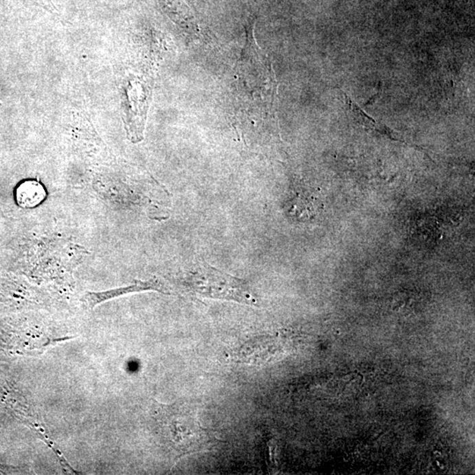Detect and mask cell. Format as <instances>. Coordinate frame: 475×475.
<instances>
[{
    "label": "cell",
    "mask_w": 475,
    "mask_h": 475,
    "mask_svg": "<svg viewBox=\"0 0 475 475\" xmlns=\"http://www.w3.org/2000/svg\"><path fill=\"white\" fill-rule=\"evenodd\" d=\"M272 67L257 46L252 27L237 66L236 96L256 136L261 131V122L275 120L276 80Z\"/></svg>",
    "instance_id": "obj_1"
},
{
    "label": "cell",
    "mask_w": 475,
    "mask_h": 475,
    "mask_svg": "<svg viewBox=\"0 0 475 475\" xmlns=\"http://www.w3.org/2000/svg\"><path fill=\"white\" fill-rule=\"evenodd\" d=\"M318 200L307 194H298L289 203V214L300 219H310L318 213Z\"/></svg>",
    "instance_id": "obj_7"
},
{
    "label": "cell",
    "mask_w": 475,
    "mask_h": 475,
    "mask_svg": "<svg viewBox=\"0 0 475 475\" xmlns=\"http://www.w3.org/2000/svg\"><path fill=\"white\" fill-rule=\"evenodd\" d=\"M146 291H156L166 294L165 287L162 283L158 280H150V281H137L134 284L125 286L110 291L102 292H87L83 296L82 301L83 306L87 309H93V308L98 306L99 304L103 303L107 300H112V298L121 297L122 295L135 294V292H141Z\"/></svg>",
    "instance_id": "obj_4"
},
{
    "label": "cell",
    "mask_w": 475,
    "mask_h": 475,
    "mask_svg": "<svg viewBox=\"0 0 475 475\" xmlns=\"http://www.w3.org/2000/svg\"><path fill=\"white\" fill-rule=\"evenodd\" d=\"M46 197V191L42 184L36 181L22 182L16 190V200L21 206L33 208L38 206Z\"/></svg>",
    "instance_id": "obj_6"
},
{
    "label": "cell",
    "mask_w": 475,
    "mask_h": 475,
    "mask_svg": "<svg viewBox=\"0 0 475 475\" xmlns=\"http://www.w3.org/2000/svg\"><path fill=\"white\" fill-rule=\"evenodd\" d=\"M342 93L344 94L345 102L347 104L349 111L353 115L354 120L362 127L366 129V131H374L376 133L382 135V136L388 137L389 140L393 141H399V142L408 144L406 142L401 136H399L398 133L391 130L388 126L377 124L369 115L364 113L347 93L344 92H342Z\"/></svg>",
    "instance_id": "obj_5"
},
{
    "label": "cell",
    "mask_w": 475,
    "mask_h": 475,
    "mask_svg": "<svg viewBox=\"0 0 475 475\" xmlns=\"http://www.w3.org/2000/svg\"><path fill=\"white\" fill-rule=\"evenodd\" d=\"M160 435L181 456L196 454L218 442L215 433L201 426L185 405L162 406L157 415Z\"/></svg>",
    "instance_id": "obj_2"
},
{
    "label": "cell",
    "mask_w": 475,
    "mask_h": 475,
    "mask_svg": "<svg viewBox=\"0 0 475 475\" xmlns=\"http://www.w3.org/2000/svg\"><path fill=\"white\" fill-rule=\"evenodd\" d=\"M179 281L188 294L197 297L234 301L251 307L258 305L256 295L245 280L220 272L206 263L187 269Z\"/></svg>",
    "instance_id": "obj_3"
}]
</instances>
